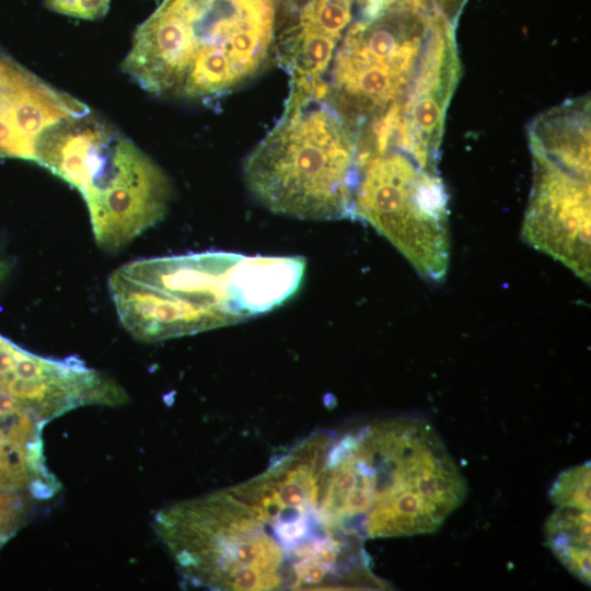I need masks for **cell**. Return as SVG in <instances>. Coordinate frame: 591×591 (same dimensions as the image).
<instances>
[{
	"label": "cell",
	"instance_id": "cell-10",
	"mask_svg": "<svg viewBox=\"0 0 591 591\" xmlns=\"http://www.w3.org/2000/svg\"><path fill=\"white\" fill-rule=\"evenodd\" d=\"M354 0H288L290 20L276 36L275 50L290 78L288 99H322L325 73L351 20Z\"/></svg>",
	"mask_w": 591,
	"mask_h": 591
},
{
	"label": "cell",
	"instance_id": "cell-14",
	"mask_svg": "<svg viewBox=\"0 0 591 591\" xmlns=\"http://www.w3.org/2000/svg\"><path fill=\"white\" fill-rule=\"evenodd\" d=\"M111 0H45V5L57 13L83 20H97L108 11Z\"/></svg>",
	"mask_w": 591,
	"mask_h": 591
},
{
	"label": "cell",
	"instance_id": "cell-5",
	"mask_svg": "<svg viewBox=\"0 0 591 591\" xmlns=\"http://www.w3.org/2000/svg\"><path fill=\"white\" fill-rule=\"evenodd\" d=\"M358 138L325 97L287 101L243 164L245 185L274 213L304 220L352 217Z\"/></svg>",
	"mask_w": 591,
	"mask_h": 591
},
{
	"label": "cell",
	"instance_id": "cell-11",
	"mask_svg": "<svg viewBox=\"0 0 591 591\" xmlns=\"http://www.w3.org/2000/svg\"><path fill=\"white\" fill-rule=\"evenodd\" d=\"M90 108L44 82L14 61L0 58V118L14 131L26 160L34 161L39 136L58 121Z\"/></svg>",
	"mask_w": 591,
	"mask_h": 591
},
{
	"label": "cell",
	"instance_id": "cell-2",
	"mask_svg": "<svg viewBox=\"0 0 591 591\" xmlns=\"http://www.w3.org/2000/svg\"><path fill=\"white\" fill-rule=\"evenodd\" d=\"M465 494L461 471L424 420L394 418L328 432L321 506L328 522L350 536L432 533Z\"/></svg>",
	"mask_w": 591,
	"mask_h": 591
},
{
	"label": "cell",
	"instance_id": "cell-1",
	"mask_svg": "<svg viewBox=\"0 0 591 591\" xmlns=\"http://www.w3.org/2000/svg\"><path fill=\"white\" fill-rule=\"evenodd\" d=\"M318 474L301 441L256 477L202 496L196 531L210 563L262 590L384 589L363 541L326 521Z\"/></svg>",
	"mask_w": 591,
	"mask_h": 591
},
{
	"label": "cell",
	"instance_id": "cell-12",
	"mask_svg": "<svg viewBox=\"0 0 591 591\" xmlns=\"http://www.w3.org/2000/svg\"><path fill=\"white\" fill-rule=\"evenodd\" d=\"M556 507L545 523L546 544L572 576L590 586V509Z\"/></svg>",
	"mask_w": 591,
	"mask_h": 591
},
{
	"label": "cell",
	"instance_id": "cell-15",
	"mask_svg": "<svg viewBox=\"0 0 591 591\" xmlns=\"http://www.w3.org/2000/svg\"><path fill=\"white\" fill-rule=\"evenodd\" d=\"M22 509L0 510V545L14 532L22 518Z\"/></svg>",
	"mask_w": 591,
	"mask_h": 591
},
{
	"label": "cell",
	"instance_id": "cell-13",
	"mask_svg": "<svg viewBox=\"0 0 591 591\" xmlns=\"http://www.w3.org/2000/svg\"><path fill=\"white\" fill-rule=\"evenodd\" d=\"M590 464L575 465L554 480L549 497L555 506L590 509Z\"/></svg>",
	"mask_w": 591,
	"mask_h": 591
},
{
	"label": "cell",
	"instance_id": "cell-8",
	"mask_svg": "<svg viewBox=\"0 0 591 591\" xmlns=\"http://www.w3.org/2000/svg\"><path fill=\"white\" fill-rule=\"evenodd\" d=\"M533 186L523 240L590 281V157L531 143Z\"/></svg>",
	"mask_w": 591,
	"mask_h": 591
},
{
	"label": "cell",
	"instance_id": "cell-3",
	"mask_svg": "<svg viewBox=\"0 0 591 591\" xmlns=\"http://www.w3.org/2000/svg\"><path fill=\"white\" fill-rule=\"evenodd\" d=\"M304 271L299 256L204 252L130 262L108 288L124 327L159 341L269 312L298 291Z\"/></svg>",
	"mask_w": 591,
	"mask_h": 591
},
{
	"label": "cell",
	"instance_id": "cell-7",
	"mask_svg": "<svg viewBox=\"0 0 591 591\" xmlns=\"http://www.w3.org/2000/svg\"><path fill=\"white\" fill-rule=\"evenodd\" d=\"M352 217L386 237L424 278L440 281L449 265L448 196L438 171L394 147L358 154Z\"/></svg>",
	"mask_w": 591,
	"mask_h": 591
},
{
	"label": "cell",
	"instance_id": "cell-9",
	"mask_svg": "<svg viewBox=\"0 0 591 591\" xmlns=\"http://www.w3.org/2000/svg\"><path fill=\"white\" fill-rule=\"evenodd\" d=\"M80 193L96 243L114 252L164 218L173 188L163 170L117 130Z\"/></svg>",
	"mask_w": 591,
	"mask_h": 591
},
{
	"label": "cell",
	"instance_id": "cell-6",
	"mask_svg": "<svg viewBox=\"0 0 591 591\" xmlns=\"http://www.w3.org/2000/svg\"><path fill=\"white\" fill-rule=\"evenodd\" d=\"M453 38V26L439 8L395 0L347 30L332 59L325 99L358 140L385 119L395 125L417 79Z\"/></svg>",
	"mask_w": 591,
	"mask_h": 591
},
{
	"label": "cell",
	"instance_id": "cell-4",
	"mask_svg": "<svg viewBox=\"0 0 591 591\" xmlns=\"http://www.w3.org/2000/svg\"><path fill=\"white\" fill-rule=\"evenodd\" d=\"M275 40L274 0H164L121 69L152 94L209 101L255 77Z\"/></svg>",
	"mask_w": 591,
	"mask_h": 591
}]
</instances>
